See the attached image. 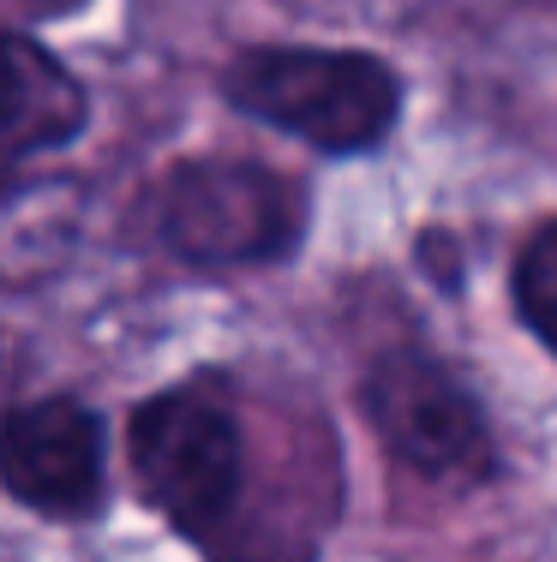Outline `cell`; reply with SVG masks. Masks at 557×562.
Segmentation results:
<instances>
[{"label":"cell","mask_w":557,"mask_h":562,"mask_svg":"<svg viewBox=\"0 0 557 562\" xmlns=\"http://www.w3.org/2000/svg\"><path fill=\"white\" fill-rule=\"evenodd\" d=\"M222 97L324 156H360L402 114V78L360 48H246Z\"/></svg>","instance_id":"cell-1"},{"label":"cell","mask_w":557,"mask_h":562,"mask_svg":"<svg viewBox=\"0 0 557 562\" xmlns=\"http://www.w3.org/2000/svg\"><path fill=\"white\" fill-rule=\"evenodd\" d=\"M300 234H307V192L264 162L198 156L163 180V239L198 270L276 263L300 246Z\"/></svg>","instance_id":"cell-2"},{"label":"cell","mask_w":557,"mask_h":562,"mask_svg":"<svg viewBox=\"0 0 557 562\" xmlns=\"http://www.w3.org/2000/svg\"><path fill=\"white\" fill-rule=\"evenodd\" d=\"M126 454L144 503L180 532H210L241 497V425L204 390H168L144 401L126 425Z\"/></svg>","instance_id":"cell-3"},{"label":"cell","mask_w":557,"mask_h":562,"mask_svg":"<svg viewBox=\"0 0 557 562\" xmlns=\"http://www.w3.org/2000/svg\"><path fill=\"white\" fill-rule=\"evenodd\" d=\"M360 407L383 449L426 479H486L492 473V431L474 390L420 347H390L371 359Z\"/></svg>","instance_id":"cell-4"},{"label":"cell","mask_w":557,"mask_h":562,"mask_svg":"<svg viewBox=\"0 0 557 562\" xmlns=\"http://www.w3.org/2000/svg\"><path fill=\"white\" fill-rule=\"evenodd\" d=\"M102 419L85 401H31L0 425V485L36 515H90L102 497Z\"/></svg>","instance_id":"cell-5"},{"label":"cell","mask_w":557,"mask_h":562,"mask_svg":"<svg viewBox=\"0 0 557 562\" xmlns=\"http://www.w3.org/2000/svg\"><path fill=\"white\" fill-rule=\"evenodd\" d=\"M90 97L60 55L0 24V180L31 168L36 156L60 150L85 132Z\"/></svg>","instance_id":"cell-6"},{"label":"cell","mask_w":557,"mask_h":562,"mask_svg":"<svg viewBox=\"0 0 557 562\" xmlns=\"http://www.w3.org/2000/svg\"><path fill=\"white\" fill-rule=\"evenodd\" d=\"M515 312L557 353V222H546L515 258Z\"/></svg>","instance_id":"cell-7"}]
</instances>
